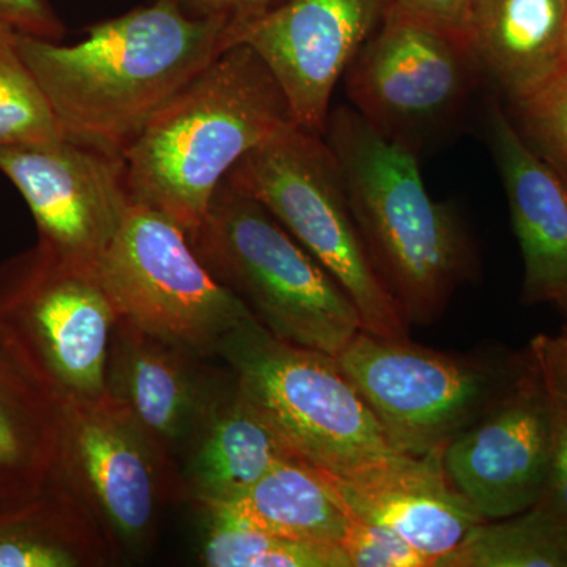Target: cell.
<instances>
[{"instance_id": "cell-1", "label": "cell", "mask_w": 567, "mask_h": 567, "mask_svg": "<svg viewBox=\"0 0 567 567\" xmlns=\"http://www.w3.org/2000/svg\"><path fill=\"white\" fill-rule=\"evenodd\" d=\"M229 47L226 22L194 20L169 0L96 22L74 44L17 35L18 54L63 136L121 156L152 115Z\"/></svg>"}, {"instance_id": "cell-2", "label": "cell", "mask_w": 567, "mask_h": 567, "mask_svg": "<svg viewBox=\"0 0 567 567\" xmlns=\"http://www.w3.org/2000/svg\"><path fill=\"white\" fill-rule=\"evenodd\" d=\"M293 121L278 80L246 47L223 51L122 152L133 203L192 233L235 164Z\"/></svg>"}, {"instance_id": "cell-3", "label": "cell", "mask_w": 567, "mask_h": 567, "mask_svg": "<svg viewBox=\"0 0 567 567\" xmlns=\"http://www.w3.org/2000/svg\"><path fill=\"white\" fill-rule=\"evenodd\" d=\"M323 137L377 274L409 324L434 323L477 274L456 208L429 194L417 153L377 133L352 106L330 112Z\"/></svg>"}, {"instance_id": "cell-4", "label": "cell", "mask_w": 567, "mask_h": 567, "mask_svg": "<svg viewBox=\"0 0 567 567\" xmlns=\"http://www.w3.org/2000/svg\"><path fill=\"white\" fill-rule=\"evenodd\" d=\"M189 244L265 330L338 357L363 330L346 290L262 204L221 183Z\"/></svg>"}, {"instance_id": "cell-5", "label": "cell", "mask_w": 567, "mask_h": 567, "mask_svg": "<svg viewBox=\"0 0 567 567\" xmlns=\"http://www.w3.org/2000/svg\"><path fill=\"white\" fill-rule=\"evenodd\" d=\"M224 182L262 204L333 276L357 306L363 331L409 338V322L377 274L323 134L292 123L245 155Z\"/></svg>"}, {"instance_id": "cell-6", "label": "cell", "mask_w": 567, "mask_h": 567, "mask_svg": "<svg viewBox=\"0 0 567 567\" xmlns=\"http://www.w3.org/2000/svg\"><path fill=\"white\" fill-rule=\"evenodd\" d=\"M216 358L295 456L320 472L346 476L398 453L336 357L281 341L252 319Z\"/></svg>"}, {"instance_id": "cell-7", "label": "cell", "mask_w": 567, "mask_h": 567, "mask_svg": "<svg viewBox=\"0 0 567 567\" xmlns=\"http://www.w3.org/2000/svg\"><path fill=\"white\" fill-rule=\"evenodd\" d=\"M528 350L457 354L361 330L336 357L398 453L427 456L477 423L514 386Z\"/></svg>"}, {"instance_id": "cell-8", "label": "cell", "mask_w": 567, "mask_h": 567, "mask_svg": "<svg viewBox=\"0 0 567 567\" xmlns=\"http://www.w3.org/2000/svg\"><path fill=\"white\" fill-rule=\"evenodd\" d=\"M483 78L466 33L417 18L393 0L344 73L353 110L417 155L456 123Z\"/></svg>"}, {"instance_id": "cell-9", "label": "cell", "mask_w": 567, "mask_h": 567, "mask_svg": "<svg viewBox=\"0 0 567 567\" xmlns=\"http://www.w3.org/2000/svg\"><path fill=\"white\" fill-rule=\"evenodd\" d=\"M96 268L121 319L203 357L216 358L224 339L254 319L181 224L148 205H130Z\"/></svg>"}, {"instance_id": "cell-10", "label": "cell", "mask_w": 567, "mask_h": 567, "mask_svg": "<svg viewBox=\"0 0 567 567\" xmlns=\"http://www.w3.org/2000/svg\"><path fill=\"white\" fill-rule=\"evenodd\" d=\"M50 481L91 513L115 558L147 550L164 506L183 499L178 462L107 393L65 402Z\"/></svg>"}, {"instance_id": "cell-11", "label": "cell", "mask_w": 567, "mask_h": 567, "mask_svg": "<svg viewBox=\"0 0 567 567\" xmlns=\"http://www.w3.org/2000/svg\"><path fill=\"white\" fill-rule=\"evenodd\" d=\"M118 319L95 264L39 244L0 265V322L20 339L65 402L106 394Z\"/></svg>"}, {"instance_id": "cell-12", "label": "cell", "mask_w": 567, "mask_h": 567, "mask_svg": "<svg viewBox=\"0 0 567 567\" xmlns=\"http://www.w3.org/2000/svg\"><path fill=\"white\" fill-rule=\"evenodd\" d=\"M0 173L20 192L39 244L99 264L133 204L121 155L69 137L0 147Z\"/></svg>"}, {"instance_id": "cell-13", "label": "cell", "mask_w": 567, "mask_h": 567, "mask_svg": "<svg viewBox=\"0 0 567 567\" xmlns=\"http://www.w3.org/2000/svg\"><path fill=\"white\" fill-rule=\"evenodd\" d=\"M514 386L443 450L451 484L484 520L524 513L546 494L550 398L535 357Z\"/></svg>"}, {"instance_id": "cell-14", "label": "cell", "mask_w": 567, "mask_h": 567, "mask_svg": "<svg viewBox=\"0 0 567 567\" xmlns=\"http://www.w3.org/2000/svg\"><path fill=\"white\" fill-rule=\"evenodd\" d=\"M391 0H286L235 33L270 69L293 121L323 134L331 96Z\"/></svg>"}, {"instance_id": "cell-15", "label": "cell", "mask_w": 567, "mask_h": 567, "mask_svg": "<svg viewBox=\"0 0 567 567\" xmlns=\"http://www.w3.org/2000/svg\"><path fill=\"white\" fill-rule=\"evenodd\" d=\"M208 360L213 358L118 319L107 358L106 393L181 462L208 410L233 382L229 368L219 371Z\"/></svg>"}, {"instance_id": "cell-16", "label": "cell", "mask_w": 567, "mask_h": 567, "mask_svg": "<svg viewBox=\"0 0 567 567\" xmlns=\"http://www.w3.org/2000/svg\"><path fill=\"white\" fill-rule=\"evenodd\" d=\"M442 453H393L346 476L323 473L354 516L393 529L436 567L484 522L458 494Z\"/></svg>"}, {"instance_id": "cell-17", "label": "cell", "mask_w": 567, "mask_h": 567, "mask_svg": "<svg viewBox=\"0 0 567 567\" xmlns=\"http://www.w3.org/2000/svg\"><path fill=\"white\" fill-rule=\"evenodd\" d=\"M486 136L524 259L525 305L567 298V183L529 148L509 115L487 104Z\"/></svg>"}, {"instance_id": "cell-18", "label": "cell", "mask_w": 567, "mask_h": 567, "mask_svg": "<svg viewBox=\"0 0 567 567\" xmlns=\"http://www.w3.org/2000/svg\"><path fill=\"white\" fill-rule=\"evenodd\" d=\"M289 446L233 382L216 399L178 462L183 499L205 507L227 502L281 462ZM300 461V458H298Z\"/></svg>"}, {"instance_id": "cell-19", "label": "cell", "mask_w": 567, "mask_h": 567, "mask_svg": "<svg viewBox=\"0 0 567 567\" xmlns=\"http://www.w3.org/2000/svg\"><path fill=\"white\" fill-rule=\"evenodd\" d=\"M65 401L20 339L0 322V483L31 499L58 458Z\"/></svg>"}, {"instance_id": "cell-20", "label": "cell", "mask_w": 567, "mask_h": 567, "mask_svg": "<svg viewBox=\"0 0 567 567\" xmlns=\"http://www.w3.org/2000/svg\"><path fill=\"white\" fill-rule=\"evenodd\" d=\"M468 35L487 80L518 102L567 63V0H473Z\"/></svg>"}, {"instance_id": "cell-21", "label": "cell", "mask_w": 567, "mask_h": 567, "mask_svg": "<svg viewBox=\"0 0 567 567\" xmlns=\"http://www.w3.org/2000/svg\"><path fill=\"white\" fill-rule=\"evenodd\" d=\"M210 520L341 548L352 513L320 470L281 462L240 495L205 507Z\"/></svg>"}, {"instance_id": "cell-22", "label": "cell", "mask_w": 567, "mask_h": 567, "mask_svg": "<svg viewBox=\"0 0 567 567\" xmlns=\"http://www.w3.org/2000/svg\"><path fill=\"white\" fill-rule=\"evenodd\" d=\"M114 559L95 518L52 481L0 522V567H91Z\"/></svg>"}, {"instance_id": "cell-23", "label": "cell", "mask_w": 567, "mask_h": 567, "mask_svg": "<svg viewBox=\"0 0 567 567\" xmlns=\"http://www.w3.org/2000/svg\"><path fill=\"white\" fill-rule=\"evenodd\" d=\"M436 567H567V520L550 503L484 520Z\"/></svg>"}, {"instance_id": "cell-24", "label": "cell", "mask_w": 567, "mask_h": 567, "mask_svg": "<svg viewBox=\"0 0 567 567\" xmlns=\"http://www.w3.org/2000/svg\"><path fill=\"white\" fill-rule=\"evenodd\" d=\"M203 563L210 567H350L342 548L213 520L204 544Z\"/></svg>"}, {"instance_id": "cell-25", "label": "cell", "mask_w": 567, "mask_h": 567, "mask_svg": "<svg viewBox=\"0 0 567 567\" xmlns=\"http://www.w3.org/2000/svg\"><path fill=\"white\" fill-rule=\"evenodd\" d=\"M62 136L50 102L18 54L17 35L0 37V147Z\"/></svg>"}, {"instance_id": "cell-26", "label": "cell", "mask_w": 567, "mask_h": 567, "mask_svg": "<svg viewBox=\"0 0 567 567\" xmlns=\"http://www.w3.org/2000/svg\"><path fill=\"white\" fill-rule=\"evenodd\" d=\"M511 104L517 132L567 183V63L535 92Z\"/></svg>"}, {"instance_id": "cell-27", "label": "cell", "mask_w": 567, "mask_h": 567, "mask_svg": "<svg viewBox=\"0 0 567 567\" xmlns=\"http://www.w3.org/2000/svg\"><path fill=\"white\" fill-rule=\"evenodd\" d=\"M350 511V509H349ZM350 567H432V561L393 529L352 513V524L341 546Z\"/></svg>"}, {"instance_id": "cell-28", "label": "cell", "mask_w": 567, "mask_h": 567, "mask_svg": "<svg viewBox=\"0 0 567 567\" xmlns=\"http://www.w3.org/2000/svg\"><path fill=\"white\" fill-rule=\"evenodd\" d=\"M7 33L62 40L65 25L50 0H0V35Z\"/></svg>"}, {"instance_id": "cell-29", "label": "cell", "mask_w": 567, "mask_h": 567, "mask_svg": "<svg viewBox=\"0 0 567 567\" xmlns=\"http://www.w3.org/2000/svg\"><path fill=\"white\" fill-rule=\"evenodd\" d=\"M546 385L551 410V456L543 498L567 520V399Z\"/></svg>"}, {"instance_id": "cell-30", "label": "cell", "mask_w": 567, "mask_h": 567, "mask_svg": "<svg viewBox=\"0 0 567 567\" xmlns=\"http://www.w3.org/2000/svg\"><path fill=\"white\" fill-rule=\"evenodd\" d=\"M186 17L194 20L226 22L235 33L265 14L278 9L286 0H169Z\"/></svg>"}, {"instance_id": "cell-31", "label": "cell", "mask_w": 567, "mask_h": 567, "mask_svg": "<svg viewBox=\"0 0 567 567\" xmlns=\"http://www.w3.org/2000/svg\"><path fill=\"white\" fill-rule=\"evenodd\" d=\"M393 2L417 18L468 35L473 0H393Z\"/></svg>"}, {"instance_id": "cell-32", "label": "cell", "mask_w": 567, "mask_h": 567, "mask_svg": "<svg viewBox=\"0 0 567 567\" xmlns=\"http://www.w3.org/2000/svg\"><path fill=\"white\" fill-rule=\"evenodd\" d=\"M528 349L544 380L567 399V334L536 336Z\"/></svg>"}, {"instance_id": "cell-33", "label": "cell", "mask_w": 567, "mask_h": 567, "mask_svg": "<svg viewBox=\"0 0 567 567\" xmlns=\"http://www.w3.org/2000/svg\"><path fill=\"white\" fill-rule=\"evenodd\" d=\"M28 502V499H20L17 496L11 495L3 484L0 483V514L6 513V511L11 509V507L22 505V503Z\"/></svg>"}, {"instance_id": "cell-34", "label": "cell", "mask_w": 567, "mask_h": 567, "mask_svg": "<svg viewBox=\"0 0 567 567\" xmlns=\"http://www.w3.org/2000/svg\"><path fill=\"white\" fill-rule=\"evenodd\" d=\"M554 306H555V308L558 309L559 315L565 317L566 327H565V331H563V333L567 334V298H565V300L558 301V303L554 305Z\"/></svg>"}]
</instances>
